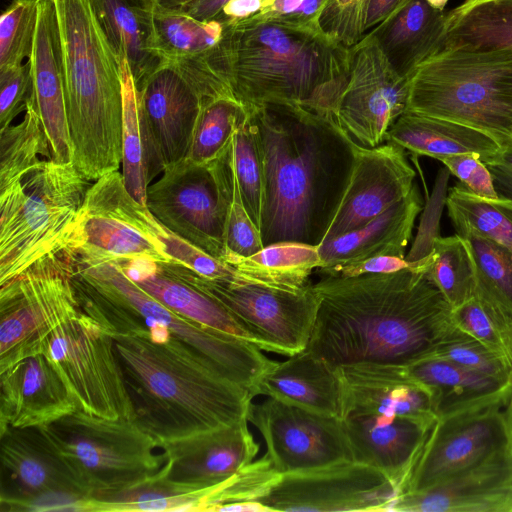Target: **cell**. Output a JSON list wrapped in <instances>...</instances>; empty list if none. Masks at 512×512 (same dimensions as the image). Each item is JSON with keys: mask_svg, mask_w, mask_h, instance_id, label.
I'll return each instance as SVG.
<instances>
[{"mask_svg": "<svg viewBox=\"0 0 512 512\" xmlns=\"http://www.w3.org/2000/svg\"><path fill=\"white\" fill-rule=\"evenodd\" d=\"M306 347L333 367L406 366L430 358L455 327L422 259L392 273L325 276Z\"/></svg>", "mask_w": 512, "mask_h": 512, "instance_id": "6da1fadb", "label": "cell"}, {"mask_svg": "<svg viewBox=\"0 0 512 512\" xmlns=\"http://www.w3.org/2000/svg\"><path fill=\"white\" fill-rule=\"evenodd\" d=\"M246 109L263 159L264 247L318 246L345 192L357 144L333 119L302 106L267 103Z\"/></svg>", "mask_w": 512, "mask_h": 512, "instance_id": "7a4b0ae2", "label": "cell"}, {"mask_svg": "<svg viewBox=\"0 0 512 512\" xmlns=\"http://www.w3.org/2000/svg\"><path fill=\"white\" fill-rule=\"evenodd\" d=\"M207 65L246 108L291 104L333 119L349 47L321 29L249 18L226 24Z\"/></svg>", "mask_w": 512, "mask_h": 512, "instance_id": "3957f363", "label": "cell"}, {"mask_svg": "<svg viewBox=\"0 0 512 512\" xmlns=\"http://www.w3.org/2000/svg\"><path fill=\"white\" fill-rule=\"evenodd\" d=\"M110 335L131 421L160 446L247 418L251 391L220 375L178 338L155 342L144 329Z\"/></svg>", "mask_w": 512, "mask_h": 512, "instance_id": "277c9868", "label": "cell"}, {"mask_svg": "<svg viewBox=\"0 0 512 512\" xmlns=\"http://www.w3.org/2000/svg\"><path fill=\"white\" fill-rule=\"evenodd\" d=\"M65 73L72 162L89 181L122 162L120 60L90 0H54Z\"/></svg>", "mask_w": 512, "mask_h": 512, "instance_id": "5b68a950", "label": "cell"}, {"mask_svg": "<svg viewBox=\"0 0 512 512\" xmlns=\"http://www.w3.org/2000/svg\"><path fill=\"white\" fill-rule=\"evenodd\" d=\"M74 270L91 287L84 311L109 333L137 330L145 322H160L172 335L196 351L226 379L251 391L274 365L255 345L184 318L139 287L120 261L76 262Z\"/></svg>", "mask_w": 512, "mask_h": 512, "instance_id": "8992f818", "label": "cell"}, {"mask_svg": "<svg viewBox=\"0 0 512 512\" xmlns=\"http://www.w3.org/2000/svg\"><path fill=\"white\" fill-rule=\"evenodd\" d=\"M406 111L469 126L512 147V50L440 49L412 74Z\"/></svg>", "mask_w": 512, "mask_h": 512, "instance_id": "52a82bcc", "label": "cell"}, {"mask_svg": "<svg viewBox=\"0 0 512 512\" xmlns=\"http://www.w3.org/2000/svg\"><path fill=\"white\" fill-rule=\"evenodd\" d=\"M89 182L73 163L44 158L0 187V285L62 250Z\"/></svg>", "mask_w": 512, "mask_h": 512, "instance_id": "ba28073f", "label": "cell"}, {"mask_svg": "<svg viewBox=\"0 0 512 512\" xmlns=\"http://www.w3.org/2000/svg\"><path fill=\"white\" fill-rule=\"evenodd\" d=\"M41 427L89 498L135 486L164 463L160 444L129 419L76 410Z\"/></svg>", "mask_w": 512, "mask_h": 512, "instance_id": "9c48e42d", "label": "cell"}, {"mask_svg": "<svg viewBox=\"0 0 512 512\" xmlns=\"http://www.w3.org/2000/svg\"><path fill=\"white\" fill-rule=\"evenodd\" d=\"M163 225L127 191L122 173L90 185L63 251L76 262L147 259L172 263L160 240Z\"/></svg>", "mask_w": 512, "mask_h": 512, "instance_id": "30bf717a", "label": "cell"}, {"mask_svg": "<svg viewBox=\"0 0 512 512\" xmlns=\"http://www.w3.org/2000/svg\"><path fill=\"white\" fill-rule=\"evenodd\" d=\"M77 410L108 419H132V405L112 336L81 308L42 341Z\"/></svg>", "mask_w": 512, "mask_h": 512, "instance_id": "8fae6325", "label": "cell"}, {"mask_svg": "<svg viewBox=\"0 0 512 512\" xmlns=\"http://www.w3.org/2000/svg\"><path fill=\"white\" fill-rule=\"evenodd\" d=\"M79 310L72 262L62 251L0 285V371L39 354L44 338Z\"/></svg>", "mask_w": 512, "mask_h": 512, "instance_id": "7c38bea8", "label": "cell"}, {"mask_svg": "<svg viewBox=\"0 0 512 512\" xmlns=\"http://www.w3.org/2000/svg\"><path fill=\"white\" fill-rule=\"evenodd\" d=\"M2 511H86L88 494L41 426L0 430Z\"/></svg>", "mask_w": 512, "mask_h": 512, "instance_id": "4fadbf2b", "label": "cell"}, {"mask_svg": "<svg viewBox=\"0 0 512 512\" xmlns=\"http://www.w3.org/2000/svg\"><path fill=\"white\" fill-rule=\"evenodd\" d=\"M168 266L219 301L273 345L278 354L289 357L306 349L318 308L312 284L301 290H287L255 282L237 272L226 278L208 279L177 263Z\"/></svg>", "mask_w": 512, "mask_h": 512, "instance_id": "5bb4252c", "label": "cell"}, {"mask_svg": "<svg viewBox=\"0 0 512 512\" xmlns=\"http://www.w3.org/2000/svg\"><path fill=\"white\" fill-rule=\"evenodd\" d=\"M410 79L390 66L376 40L366 33L349 47L346 84L333 111V120L357 145L377 147L407 109Z\"/></svg>", "mask_w": 512, "mask_h": 512, "instance_id": "9a60e30c", "label": "cell"}, {"mask_svg": "<svg viewBox=\"0 0 512 512\" xmlns=\"http://www.w3.org/2000/svg\"><path fill=\"white\" fill-rule=\"evenodd\" d=\"M511 392L512 388L471 407L438 416L403 494L430 489L504 446L502 410Z\"/></svg>", "mask_w": 512, "mask_h": 512, "instance_id": "2e32d148", "label": "cell"}, {"mask_svg": "<svg viewBox=\"0 0 512 512\" xmlns=\"http://www.w3.org/2000/svg\"><path fill=\"white\" fill-rule=\"evenodd\" d=\"M261 433L266 454L280 474L353 461L342 420L268 397L247 414Z\"/></svg>", "mask_w": 512, "mask_h": 512, "instance_id": "e0dca14e", "label": "cell"}, {"mask_svg": "<svg viewBox=\"0 0 512 512\" xmlns=\"http://www.w3.org/2000/svg\"><path fill=\"white\" fill-rule=\"evenodd\" d=\"M399 497L388 477L355 461L281 475L259 501L269 511H391Z\"/></svg>", "mask_w": 512, "mask_h": 512, "instance_id": "ac0fdd59", "label": "cell"}, {"mask_svg": "<svg viewBox=\"0 0 512 512\" xmlns=\"http://www.w3.org/2000/svg\"><path fill=\"white\" fill-rule=\"evenodd\" d=\"M147 208L164 227L223 261V214L209 165L184 159L166 167L148 186Z\"/></svg>", "mask_w": 512, "mask_h": 512, "instance_id": "d6986e66", "label": "cell"}, {"mask_svg": "<svg viewBox=\"0 0 512 512\" xmlns=\"http://www.w3.org/2000/svg\"><path fill=\"white\" fill-rule=\"evenodd\" d=\"M415 176L400 146L387 141L374 148L356 145L348 184L324 240L366 225L403 200Z\"/></svg>", "mask_w": 512, "mask_h": 512, "instance_id": "ffe728a7", "label": "cell"}, {"mask_svg": "<svg viewBox=\"0 0 512 512\" xmlns=\"http://www.w3.org/2000/svg\"><path fill=\"white\" fill-rule=\"evenodd\" d=\"M163 476L170 482L202 491L227 480L254 461L259 444L248 419L160 446Z\"/></svg>", "mask_w": 512, "mask_h": 512, "instance_id": "44dd1931", "label": "cell"}, {"mask_svg": "<svg viewBox=\"0 0 512 512\" xmlns=\"http://www.w3.org/2000/svg\"><path fill=\"white\" fill-rule=\"evenodd\" d=\"M137 89L163 168L186 159L203 100L196 86L178 67L162 62Z\"/></svg>", "mask_w": 512, "mask_h": 512, "instance_id": "7402d4cb", "label": "cell"}, {"mask_svg": "<svg viewBox=\"0 0 512 512\" xmlns=\"http://www.w3.org/2000/svg\"><path fill=\"white\" fill-rule=\"evenodd\" d=\"M391 511L512 512V457L506 444L430 489L400 495Z\"/></svg>", "mask_w": 512, "mask_h": 512, "instance_id": "603a6c76", "label": "cell"}, {"mask_svg": "<svg viewBox=\"0 0 512 512\" xmlns=\"http://www.w3.org/2000/svg\"><path fill=\"white\" fill-rule=\"evenodd\" d=\"M31 98L42 121L52 157L72 162L66 112L65 73L54 0H39L36 35L31 55Z\"/></svg>", "mask_w": 512, "mask_h": 512, "instance_id": "cb8c5ba5", "label": "cell"}, {"mask_svg": "<svg viewBox=\"0 0 512 512\" xmlns=\"http://www.w3.org/2000/svg\"><path fill=\"white\" fill-rule=\"evenodd\" d=\"M340 368L344 412L415 420L432 427L437 420L432 393L410 378L402 366L359 364Z\"/></svg>", "mask_w": 512, "mask_h": 512, "instance_id": "d4e9b609", "label": "cell"}, {"mask_svg": "<svg viewBox=\"0 0 512 512\" xmlns=\"http://www.w3.org/2000/svg\"><path fill=\"white\" fill-rule=\"evenodd\" d=\"M77 410L61 376L42 354L0 371V430L45 426Z\"/></svg>", "mask_w": 512, "mask_h": 512, "instance_id": "484cf974", "label": "cell"}, {"mask_svg": "<svg viewBox=\"0 0 512 512\" xmlns=\"http://www.w3.org/2000/svg\"><path fill=\"white\" fill-rule=\"evenodd\" d=\"M342 420L355 462L374 467L404 493L428 432L415 420L384 415H347Z\"/></svg>", "mask_w": 512, "mask_h": 512, "instance_id": "4316f807", "label": "cell"}, {"mask_svg": "<svg viewBox=\"0 0 512 512\" xmlns=\"http://www.w3.org/2000/svg\"><path fill=\"white\" fill-rule=\"evenodd\" d=\"M120 262L139 287L176 314L263 351L277 353L273 345L219 301L174 273L168 263L147 259Z\"/></svg>", "mask_w": 512, "mask_h": 512, "instance_id": "83f0119b", "label": "cell"}, {"mask_svg": "<svg viewBox=\"0 0 512 512\" xmlns=\"http://www.w3.org/2000/svg\"><path fill=\"white\" fill-rule=\"evenodd\" d=\"M422 209L418 186L366 225L322 241L318 246L319 271L325 276L336 269L371 257L390 255L405 258L415 219Z\"/></svg>", "mask_w": 512, "mask_h": 512, "instance_id": "f1b7e54d", "label": "cell"}, {"mask_svg": "<svg viewBox=\"0 0 512 512\" xmlns=\"http://www.w3.org/2000/svg\"><path fill=\"white\" fill-rule=\"evenodd\" d=\"M254 397L264 395L342 419L344 383L340 368L331 366L308 350L274 365L252 389Z\"/></svg>", "mask_w": 512, "mask_h": 512, "instance_id": "f546056e", "label": "cell"}, {"mask_svg": "<svg viewBox=\"0 0 512 512\" xmlns=\"http://www.w3.org/2000/svg\"><path fill=\"white\" fill-rule=\"evenodd\" d=\"M444 15L425 0H404L369 34L394 71L410 79L418 66L441 49Z\"/></svg>", "mask_w": 512, "mask_h": 512, "instance_id": "4dcf8cb0", "label": "cell"}, {"mask_svg": "<svg viewBox=\"0 0 512 512\" xmlns=\"http://www.w3.org/2000/svg\"><path fill=\"white\" fill-rule=\"evenodd\" d=\"M107 40L136 86L163 61L155 49L153 0H90Z\"/></svg>", "mask_w": 512, "mask_h": 512, "instance_id": "1f68e13d", "label": "cell"}, {"mask_svg": "<svg viewBox=\"0 0 512 512\" xmlns=\"http://www.w3.org/2000/svg\"><path fill=\"white\" fill-rule=\"evenodd\" d=\"M153 23L155 49L163 62L175 65L194 80L213 75L207 60L223 38L225 23L215 19L201 21L155 3Z\"/></svg>", "mask_w": 512, "mask_h": 512, "instance_id": "d6a6232c", "label": "cell"}, {"mask_svg": "<svg viewBox=\"0 0 512 512\" xmlns=\"http://www.w3.org/2000/svg\"><path fill=\"white\" fill-rule=\"evenodd\" d=\"M387 142L416 155L442 157L475 154L483 162L502 148L489 135L449 120L405 111L387 133Z\"/></svg>", "mask_w": 512, "mask_h": 512, "instance_id": "836d02e7", "label": "cell"}, {"mask_svg": "<svg viewBox=\"0 0 512 512\" xmlns=\"http://www.w3.org/2000/svg\"><path fill=\"white\" fill-rule=\"evenodd\" d=\"M413 380L430 389L437 417L471 407L512 388L502 381L454 362L428 358L402 366Z\"/></svg>", "mask_w": 512, "mask_h": 512, "instance_id": "e575fe53", "label": "cell"}, {"mask_svg": "<svg viewBox=\"0 0 512 512\" xmlns=\"http://www.w3.org/2000/svg\"><path fill=\"white\" fill-rule=\"evenodd\" d=\"M123 92L122 176L130 195L147 206L151 180L164 168L154 149L139 101L138 89L125 59H120Z\"/></svg>", "mask_w": 512, "mask_h": 512, "instance_id": "d590c367", "label": "cell"}, {"mask_svg": "<svg viewBox=\"0 0 512 512\" xmlns=\"http://www.w3.org/2000/svg\"><path fill=\"white\" fill-rule=\"evenodd\" d=\"M443 48L512 50V0H464L445 12Z\"/></svg>", "mask_w": 512, "mask_h": 512, "instance_id": "8d00e7d4", "label": "cell"}, {"mask_svg": "<svg viewBox=\"0 0 512 512\" xmlns=\"http://www.w3.org/2000/svg\"><path fill=\"white\" fill-rule=\"evenodd\" d=\"M223 261L247 279L287 290L308 286L320 266L317 246L300 242L274 243L247 257L225 255Z\"/></svg>", "mask_w": 512, "mask_h": 512, "instance_id": "74e56055", "label": "cell"}, {"mask_svg": "<svg viewBox=\"0 0 512 512\" xmlns=\"http://www.w3.org/2000/svg\"><path fill=\"white\" fill-rule=\"evenodd\" d=\"M474 263L475 296L504 332L512 326V249L473 231L459 233Z\"/></svg>", "mask_w": 512, "mask_h": 512, "instance_id": "f35d334b", "label": "cell"}, {"mask_svg": "<svg viewBox=\"0 0 512 512\" xmlns=\"http://www.w3.org/2000/svg\"><path fill=\"white\" fill-rule=\"evenodd\" d=\"M209 489L195 491L154 476L122 491L90 497L86 511H204Z\"/></svg>", "mask_w": 512, "mask_h": 512, "instance_id": "ab89813d", "label": "cell"}, {"mask_svg": "<svg viewBox=\"0 0 512 512\" xmlns=\"http://www.w3.org/2000/svg\"><path fill=\"white\" fill-rule=\"evenodd\" d=\"M207 165L214 174L219 191L224 225V256L247 257L260 251L264 248L261 233L251 220L241 197L232 164L231 141L219 157Z\"/></svg>", "mask_w": 512, "mask_h": 512, "instance_id": "60d3db41", "label": "cell"}, {"mask_svg": "<svg viewBox=\"0 0 512 512\" xmlns=\"http://www.w3.org/2000/svg\"><path fill=\"white\" fill-rule=\"evenodd\" d=\"M445 204L457 234L473 231L512 249L511 198H481L458 183L449 189Z\"/></svg>", "mask_w": 512, "mask_h": 512, "instance_id": "b9f144b4", "label": "cell"}, {"mask_svg": "<svg viewBox=\"0 0 512 512\" xmlns=\"http://www.w3.org/2000/svg\"><path fill=\"white\" fill-rule=\"evenodd\" d=\"M421 259L426 275L452 308L475 296L474 263L460 235L439 236L431 252Z\"/></svg>", "mask_w": 512, "mask_h": 512, "instance_id": "7bdbcfd3", "label": "cell"}, {"mask_svg": "<svg viewBox=\"0 0 512 512\" xmlns=\"http://www.w3.org/2000/svg\"><path fill=\"white\" fill-rule=\"evenodd\" d=\"M247 116L248 110L231 94L204 98L186 159L203 165L214 161Z\"/></svg>", "mask_w": 512, "mask_h": 512, "instance_id": "ee69618b", "label": "cell"}, {"mask_svg": "<svg viewBox=\"0 0 512 512\" xmlns=\"http://www.w3.org/2000/svg\"><path fill=\"white\" fill-rule=\"evenodd\" d=\"M231 158L244 206L260 231L264 202V167L257 130L249 112L232 137Z\"/></svg>", "mask_w": 512, "mask_h": 512, "instance_id": "f6af8a7d", "label": "cell"}, {"mask_svg": "<svg viewBox=\"0 0 512 512\" xmlns=\"http://www.w3.org/2000/svg\"><path fill=\"white\" fill-rule=\"evenodd\" d=\"M39 0H13L0 16V70L23 64L31 55Z\"/></svg>", "mask_w": 512, "mask_h": 512, "instance_id": "bcb514c9", "label": "cell"}, {"mask_svg": "<svg viewBox=\"0 0 512 512\" xmlns=\"http://www.w3.org/2000/svg\"><path fill=\"white\" fill-rule=\"evenodd\" d=\"M430 358L448 360L502 381L512 379V363L507 355L492 350L456 326Z\"/></svg>", "mask_w": 512, "mask_h": 512, "instance_id": "7dc6e473", "label": "cell"}, {"mask_svg": "<svg viewBox=\"0 0 512 512\" xmlns=\"http://www.w3.org/2000/svg\"><path fill=\"white\" fill-rule=\"evenodd\" d=\"M452 319L454 325L464 333L508 356L502 328L476 296L453 308Z\"/></svg>", "mask_w": 512, "mask_h": 512, "instance_id": "c3c4849f", "label": "cell"}, {"mask_svg": "<svg viewBox=\"0 0 512 512\" xmlns=\"http://www.w3.org/2000/svg\"><path fill=\"white\" fill-rule=\"evenodd\" d=\"M160 240L172 263L183 265L202 277L218 279L236 274L232 266L206 253L164 226Z\"/></svg>", "mask_w": 512, "mask_h": 512, "instance_id": "681fc988", "label": "cell"}, {"mask_svg": "<svg viewBox=\"0 0 512 512\" xmlns=\"http://www.w3.org/2000/svg\"><path fill=\"white\" fill-rule=\"evenodd\" d=\"M32 92L30 62L0 70V129L12 124L26 109Z\"/></svg>", "mask_w": 512, "mask_h": 512, "instance_id": "f907efd6", "label": "cell"}, {"mask_svg": "<svg viewBox=\"0 0 512 512\" xmlns=\"http://www.w3.org/2000/svg\"><path fill=\"white\" fill-rule=\"evenodd\" d=\"M440 162L473 194L485 199L500 197L487 165L475 154L442 157Z\"/></svg>", "mask_w": 512, "mask_h": 512, "instance_id": "816d5d0a", "label": "cell"}, {"mask_svg": "<svg viewBox=\"0 0 512 512\" xmlns=\"http://www.w3.org/2000/svg\"><path fill=\"white\" fill-rule=\"evenodd\" d=\"M449 171L445 167L439 171L432 197L429 199L422 217L417 238L410 253L405 256L408 261H416L427 256L439 237V218L446 202Z\"/></svg>", "mask_w": 512, "mask_h": 512, "instance_id": "f5cc1de1", "label": "cell"}, {"mask_svg": "<svg viewBox=\"0 0 512 512\" xmlns=\"http://www.w3.org/2000/svg\"><path fill=\"white\" fill-rule=\"evenodd\" d=\"M330 0H269L265 9L252 18L321 29L319 20ZM322 30V29H321Z\"/></svg>", "mask_w": 512, "mask_h": 512, "instance_id": "db71d44e", "label": "cell"}, {"mask_svg": "<svg viewBox=\"0 0 512 512\" xmlns=\"http://www.w3.org/2000/svg\"><path fill=\"white\" fill-rule=\"evenodd\" d=\"M413 265L414 261H408L405 258L381 255L342 266L328 276L355 277L363 274L392 273Z\"/></svg>", "mask_w": 512, "mask_h": 512, "instance_id": "11a10c76", "label": "cell"}, {"mask_svg": "<svg viewBox=\"0 0 512 512\" xmlns=\"http://www.w3.org/2000/svg\"><path fill=\"white\" fill-rule=\"evenodd\" d=\"M269 0H229L215 20L232 24L252 18L262 12Z\"/></svg>", "mask_w": 512, "mask_h": 512, "instance_id": "9f6ffc18", "label": "cell"}, {"mask_svg": "<svg viewBox=\"0 0 512 512\" xmlns=\"http://www.w3.org/2000/svg\"><path fill=\"white\" fill-rule=\"evenodd\" d=\"M490 169L494 182L508 198L512 199V147L501 148L492 158L484 162Z\"/></svg>", "mask_w": 512, "mask_h": 512, "instance_id": "6f0895ef", "label": "cell"}, {"mask_svg": "<svg viewBox=\"0 0 512 512\" xmlns=\"http://www.w3.org/2000/svg\"><path fill=\"white\" fill-rule=\"evenodd\" d=\"M404 0H367L363 15V36L385 20Z\"/></svg>", "mask_w": 512, "mask_h": 512, "instance_id": "680465c9", "label": "cell"}, {"mask_svg": "<svg viewBox=\"0 0 512 512\" xmlns=\"http://www.w3.org/2000/svg\"><path fill=\"white\" fill-rule=\"evenodd\" d=\"M228 1L229 0H193L178 10L185 12L195 19L208 21L215 19L224 4Z\"/></svg>", "mask_w": 512, "mask_h": 512, "instance_id": "91938a15", "label": "cell"}, {"mask_svg": "<svg viewBox=\"0 0 512 512\" xmlns=\"http://www.w3.org/2000/svg\"><path fill=\"white\" fill-rule=\"evenodd\" d=\"M506 448L512 457V392L502 410Z\"/></svg>", "mask_w": 512, "mask_h": 512, "instance_id": "94428289", "label": "cell"}, {"mask_svg": "<svg viewBox=\"0 0 512 512\" xmlns=\"http://www.w3.org/2000/svg\"><path fill=\"white\" fill-rule=\"evenodd\" d=\"M367 0H358L355 7V23L359 34L363 37L362 23Z\"/></svg>", "mask_w": 512, "mask_h": 512, "instance_id": "6125c7cd", "label": "cell"}, {"mask_svg": "<svg viewBox=\"0 0 512 512\" xmlns=\"http://www.w3.org/2000/svg\"><path fill=\"white\" fill-rule=\"evenodd\" d=\"M154 3L165 9L178 10L193 0H153Z\"/></svg>", "mask_w": 512, "mask_h": 512, "instance_id": "be15d7a7", "label": "cell"}, {"mask_svg": "<svg viewBox=\"0 0 512 512\" xmlns=\"http://www.w3.org/2000/svg\"><path fill=\"white\" fill-rule=\"evenodd\" d=\"M428 5L436 11L444 12L449 0H425Z\"/></svg>", "mask_w": 512, "mask_h": 512, "instance_id": "e7e4bbea", "label": "cell"}, {"mask_svg": "<svg viewBox=\"0 0 512 512\" xmlns=\"http://www.w3.org/2000/svg\"><path fill=\"white\" fill-rule=\"evenodd\" d=\"M505 342L509 359L512 363V326L509 328L505 335Z\"/></svg>", "mask_w": 512, "mask_h": 512, "instance_id": "03108f58", "label": "cell"}]
</instances>
